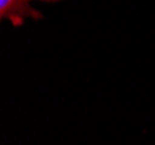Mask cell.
<instances>
[{"instance_id": "obj_1", "label": "cell", "mask_w": 155, "mask_h": 145, "mask_svg": "<svg viewBox=\"0 0 155 145\" xmlns=\"http://www.w3.org/2000/svg\"><path fill=\"white\" fill-rule=\"evenodd\" d=\"M32 0H0V19L7 20L14 28L23 26L27 20L37 21L43 13L31 5Z\"/></svg>"}, {"instance_id": "obj_2", "label": "cell", "mask_w": 155, "mask_h": 145, "mask_svg": "<svg viewBox=\"0 0 155 145\" xmlns=\"http://www.w3.org/2000/svg\"><path fill=\"white\" fill-rule=\"evenodd\" d=\"M38 2H44V4H58L60 1H64V0H36Z\"/></svg>"}]
</instances>
